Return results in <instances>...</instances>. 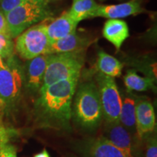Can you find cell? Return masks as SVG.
Wrapping results in <instances>:
<instances>
[{
	"instance_id": "obj_1",
	"label": "cell",
	"mask_w": 157,
	"mask_h": 157,
	"mask_svg": "<svg viewBox=\"0 0 157 157\" xmlns=\"http://www.w3.org/2000/svg\"><path fill=\"white\" fill-rule=\"evenodd\" d=\"M78 77L68 78L39 90L36 109L44 121L68 126L72 116V101Z\"/></svg>"
},
{
	"instance_id": "obj_2",
	"label": "cell",
	"mask_w": 157,
	"mask_h": 157,
	"mask_svg": "<svg viewBox=\"0 0 157 157\" xmlns=\"http://www.w3.org/2000/svg\"><path fill=\"white\" fill-rule=\"evenodd\" d=\"M75 93L72 114L76 121L84 129L97 128L103 118L97 85L93 82L83 83Z\"/></svg>"
},
{
	"instance_id": "obj_3",
	"label": "cell",
	"mask_w": 157,
	"mask_h": 157,
	"mask_svg": "<svg viewBox=\"0 0 157 157\" xmlns=\"http://www.w3.org/2000/svg\"><path fill=\"white\" fill-rule=\"evenodd\" d=\"M47 0L28 1L5 15L12 39L19 36L32 25L50 18Z\"/></svg>"
},
{
	"instance_id": "obj_4",
	"label": "cell",
	"mask_w": 157,
	"mask_h": 157,
	"mask_svg": "<svg viewBox=\"0 0 157 157\" xmlns=\"http://www.w3.org/2000/svg\"><path fill=\"white\" fill-rule=\"evenodd\" d=\"M84 63V52L50 54L41 88L79 76Z\"/></svg>"
},
{
	"instance_id": "obj_5",
	"label": "cell",
	"mask_w": 157,
	"mask_h": 157,
	"mask_svg": "<svg viewBox=\"0 0 157 157\" xmlns=\"http://www.w3.org/2000/svg\"><path fill=\"white\" fill-rule=\"evenodd\" d=\"M48 19L27 29L17 36L15 48L21 58L31 60L48 53L51 43L46 31Z\"/></svg>"
},
{
	"instance_id": "obj_6",
	"label": "cell",
	"mask_w": 157,
	"mask_h": 157,
	"mask_svg": "<svg viewBox=\"0 0 157 157\" xmlns=\"http://www.w3.org/2000/svg\"><path fill=\"white\" fill-rule=\"evenodd\" d=\"M97 87L101 101L103 117L107 123L118 122L121 107V98L113 78L98 73Z\"/></svg>"
},
{
	"instance_id": "obj_7",
	"label": "cell",
	"mask_w": 157,
	"mask_h": 157,
	"mask_svg": "<svg viewBox=\"0 0 157 157\" xmlns=\"http://www.w3.org/2000/svg\"><path fill=\"white\" fill-rule=\"evenodd\" d=\"M23 77L21 71L10 63L0 69V109H8L15 104L21 94Z\"/></svg>"
},
{
	"instance_id": "obj_8",
	"label": "cell",
	"mask_w": 157,
	"mask_h": 157,
	"mask_svg": "<svg viewBox=\"0 0 157 157\" xmlns=\"http://www.w3.org/2000/svg\"><path fill=\"white\" fill-rule=\"evenodd\" d=\"M77 151L83 157H127L103 136L82 141L78 143Z\"/></svg>"
},
{
	"instance_id": "obj_9",
	"label": "cell",
	"mask_w": 157,
	"mask_h": 157,
	"mask_svg": "<svg viewBox=\"0 0 157 157\" xmlns=\"http://www.w3.org/2000/svg\"><path fill=\"white\" fill-rule=\"evenodd\" d=\"M103 137L121 151L127 157H135L132 135L119 121L108 123Z\"/></svg>"
},
{
	"instance_id": "obj_10",
	"label": "cell",
	"mask_w": 157,
	"mask_h": 157,
	"mask_svg": "<svg viewBox=\"0 0 157 157\" xmlns=\"http://www.w3.org/2000/svg\"><path fill=\"white\" fill-rule=\"evenodd\" d=\"M144 10L139 0H130L125 3L111 5H99L92 13L91 17H102L109 19H119L142 13Z\"/></svg>"
},
{
	"instance_id": "obj_11",
	"label": "cell",
	"mask_w": 157,
	"mask_h": 157,
	"mask_svg": "<svg viewBox=\"0 0 157 157\" xmlns=\"http://www.w3.org/2000/svg\"><path fill=\"white\" fill-rule=\"evenodd\" d=\"M136 135L141 140L145 135L151 132L156 127V114L150 101L142 100L135 105Z\"/></svg>"
},
{
	"instance_id": "obj_12",
	"label": "cell",
	"mask_w": 157,
	"mask_h": 157,
	"mask_svg": "<svg viewBox=\"0 0 157 157\" xmlns=\"http://www.w3.org/2000/svg\"><path fill=\"white\" fill-rule=\"evenodd\" d=\"M90 44V39L76 34L75 32L64 38L51 42L47 54L84 52Z\"/></svg>"
},
{
	"instance_id": "obj_13",
	"label": "cell",
	"mask_w": 157,
	"mask_h": 157,
	"mask_svg": "<svg viewBox=\"0 0 157 157\" xmlns=\"http://www.w3.org/2000/svg\"><path fill=\"white\" fill-rule=\"evenodd\" d=\"M77 24L69 16L68 11L64 12L60 17L53 20L52 22L48 23L46 31L50 42L75 33Z\"/></svg>"
},
{
	"instance_id": "obj_14",
	"label": "cell",
	"mask_w": 157,
	"mask_h": 157,
	"mask_svg": "<svg viewBox=\"0 0 157 157\" xmlns=\"http://www.w3.org/2000/svg\"><path fill=\"white\" fill-rule=\"evenodd\" d=\"M103 36L119 51L124 42L129 36L128 25L120 19H109L104 23Z\"/></svg>"
},
{
	"instance_id": "obj_15",
	"label": "cell",
	"mask_w": 157,
	"mask_h": 157,
	"mask_svg": "<svg viewBox=\"0 0 157 157\" xmlns=\"http://www.w3.org/2000/svg\"><path fill=\"white\" fill-rule=\"evenodd\" d=\"M50 54H44L31 59L27 66V84L32 90H40Z\"/></svg>"
},
{
	"instance_id": "obj_16",
	"label": "cell",
	"mask_w": 157,
	"mask_h": 157,
	"mask_svg": "<svg viewBox=\"0 0 157 157\" xmlns=\"http://www.w3.org/2000/svg\"><path fill=\"white\" fill-rule=\"evenodd\" d=\"M97 68L100 73L110 77H119L121 74L123 64L115 58L101 50L98 52Z\"/></svg>"
},
{
	"instance_id": "obj_17",
	"label": "cell",
	"mask_w": 157,
	"mask_h": 157,
	"mask_svg": "<svg viewBox=\"0 0 157 157\" xmlns=\"http://www.w3.org/2000/svg\"><path fill=\"white\" fill-rule=\"evenodd\" d=\"M135 105L136 101L132 97L127 96L121 100V107L119 121L129 131L130 134H136Z\"/></svg>"
},
{
	"instance_id": "obj_18",
	"label": "cell",
	"mask_w": 157,
	"mask_h": 157,
	"mask_svg": "<svg viewBox=\"0 0 157 157\" xmlns=\"http://www.w3.org/2000/svg\"><path fill=\"white\" fill-rule=\"evenodd\" d=\"M98 6L95 0H73L68 13L75 22L78 23L84 19L91 17L92 13Z\"/></svg>"
},
{
	"instance_id": "obj_19",
	"label": "cell",
	"mask_w": 157,
	"mask_h": 157,
	"mask_svg": "<svg viewBox=\"0 0 157 157\" xmlns=\"http://www.w3.org/2000/svg\"><path fill=\"white\" fill-rule=\"evenodd\" d=\"M124 82L127 89L129 91H147L154 90V79L150 77H143L139 76L134 71H129L124 77Z\"/></svg>"
},
{
	"instance_id": "obj_20",
	"label": "cell",
	"mask_w": 157,
	"mask_h": 157,
	"mask_svg": "<svg viewBox=\"0 0 157 157\" xmlns=\"http://www.w3.org/2000/svg\"><path fill=\"white\" fill-rule=\"evenodd\" d=\"M15 45L10 37L0 34V57L11 58L14 52Z\"/></svg>"
},
{
	"instance_id": "obj_21",
	"label": "cell",
	"mask_w": 157,
	"mask_h": 157,
	"mask_svg": "<svg viewBox=\"0 0 157 157\" xmlns=\"http://www.w3.org/2000/svg\"><path fill=\"white\" fill-rule=\"evenodd\" d=\"M0 157H17L16 148L7 141V134L0 140Z\"/></svg>"
},
{
	"instance_id": "obj_22",
	"label": "cell",
	"mask_w": 157,
	"mask_h": 157,
	"mask_svg": "<svg viewBox=\"0 0 157 157\" xmlns=\"http://www.w3.org/2000/svg\"><path fill=\"white\" fill-rule=\"evenodd\" d=\"M31 0H0V12L6 15L22 4Z\"/></svg>"
},
{
	"instance_id": "obj_23",
	"label": "cell",
	"mask_w": 157,
	"mask_h": 157,
	"mask_svg": "<svg viewBox=\"0 0 157 157\" xmlns=\"http://www.w3.org/2000/svg\"><path fill=\"white\" fill-rule=\"evenodd\" d=\"M146 157H157V142L155 137L150 138L148 140Z\"/></svg>"
},
{
	"instance_id": "obj_24",
	"label": "cell",
	"mask_w": 157,
	"mask_h": 157,
	"mask_svg": "<svg viewBox=\"0 0 157 157\" xmlns=\"http://www.w3.org/2000/svg\"><path fill=\"white\" fill-rule=\"evenodd\" d=\"M0 34L5 35V36L8 37H10L8 25H7L5 15L2 13H1V12H0Z\"/></svg>"
},
{
	"instance_id": "obj_25",
	"label": "cell",
	"mask_w": 157,
	"mask_h": 157,
	"mask_svg": "<svg viewBox=\"0 0 157 157\" xmlns=\"http://www.w3.org/2000/svg\"><path fill=\"white\" fill-rule=\"evenodd\" d=\"M34 157H51L50 155L49 154L48 151L46 149H43L41 152L36 154Z\"/></svg>"
},
{
	"instance_id": "obj_26",
	"label": "cell",
	"mask_w": 157,
	"mask_h": 157,
	"mask_svg": "<svg viewBox=\"0 0 157 157\" xmlns=\"http://www.w3.org/2000/svg\"><path fill=\"white\" fill-rule=\"evenodd\" d=\"M7 64H6L5 62L3 61L2 58L0 57V69H3V68H5L7 67Z\"/></svg>"
},
{
	"instance_id": "obj_27",
	"label": "cell",
	"mask_w": 157,
	"mask_h": 157,
	"mask_svg": "<svg viewBox=\"0 0 157 157\" xmlns=\"http://www.w3.org/2000/svg\"><path fill=\"white\" fill-rule=\"evenodd\" d=\"M6 134H7V132L5 131V129H3V128H1V127H0V140H1L2 137L4 135H6Z\"/></svg>"
},
{
	"instance_id": "obj_28",
	"label": "cell",
	"mask_w": 157,
	"mask_h": 157,
	"mask_svg": "<svg viewBox=\"0 0 157 157\" xmlns=\"http://www.w3.org/2000/svg\"><path fill=\"white\" fill-rule=\"evenodd\" d=\"M31 1H43V0H31Z\"/></svg>"
},
{
	"instance_id": "obj_29",
	"label": "cell",
	"mask_w": 157,
	"mask_h": 157,
	"mask_svg": "<svg viewBox=\"0 0 157 157\" xmlns=\"http://www.w3.org/2000/svg\"><path fill=\"white\" fill-rule=\"evenodd\" d=\"M100 1H105V0H100Z\"/></svg>"
}]
</instances>
